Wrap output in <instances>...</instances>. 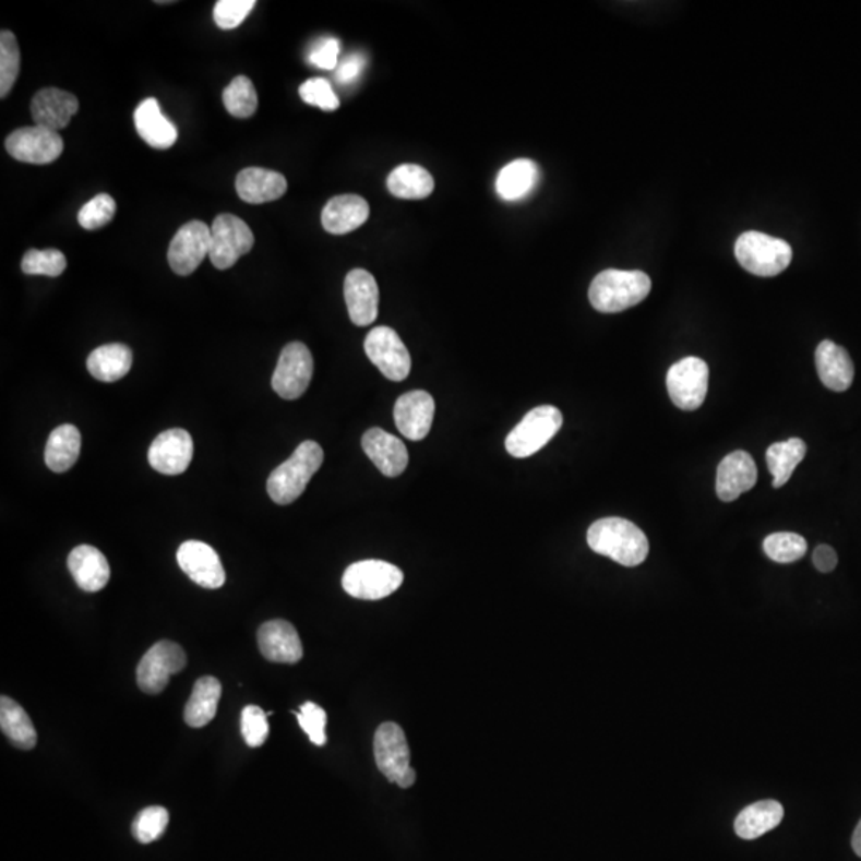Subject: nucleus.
<instances>
[{"label": "nucleus", "instance_id": "nucleus-14", "mask_svg": "<svg viewBox=\"0 0 861 861\" xmlns=\"http://www.w3.org/2000/svg\"><path fill=\"white\" fill-rule=\"evenodd\" d=\"M373 755L380 773L397 784L411 769L410 749L400 726L396 722H383L373 739Z\"/></svg>", "mask_w": 861, "mask_h": 861}, {"label": "nucleus", "instance_id": "nucleus-35", "mask_svg": "<svg viewBox=\"0 0 861 861\" xmlns=\"http://www.w3.org/2000/svg\"><path fill=\"white\" fill-rule=\"evenodd\" d=\"M805 447L802 439L793 438L790 441L777 442L766 452L767 468L773 474L774 489H780L793 476L794 469L804 459Z\"/></svg>", "mask_w": 861, "mask_h": 861}, {"label": "nucleus", "instance_id": "nucleus-12", "mask_svg": "<svg viewBox=\"0 0 861 861\" xmlns=\"http://www.w3.org/2000/svg\"><path fill=\"white\" fill-rule=\"evenodd\" d=\"M5 147L15 160L23 164L48 165L61 157L64 143L57 131L33 124L13 131L7 137Z\"/></svg>", "mask_w": 861, "mask_h": 861}, {"label": "nucleus", "instance_id": "nucleus-43", "mask_svg": "<svg viewBox=\"0 0 861 861\" xmlns=\"http://www.w3.org/2000/svg\"><path fill=\"white\" fill-rule=\"evenodd\" d=\"M299 95L310 106L320 107L326 112H332V110H337L340 107V99L335 95L331 83L326 79H310V81L302 83L299 88Z\"/></svg>", "mask_w": 861, "mask_h": 861}, {"label": "nucleus", "instance_id": "nucleus-32", "mask_svg": "<svg viewBox=\"0 0 861 861\" xmlns=\"http://www.w3.org/2000/svg\"><path fill=\"white\" fill-rule=\"evenodd\" d=\"M82 435L74 424H61L51 431L45 449V463L53 473H65L77 463Z\"/></svg>", "mask_w": 861, "mask_h": 861}, {"label": "nucleus", "instance_id": "nucleus-49", "mask_svg": "<svg viewBox=\"0 0 861 861\" xmlns=\"http://www.w3.org/2000/svg\"><path fill=\"white\" fill-rule=\"evenodd\" d=\"M852 847L853 850H856L857 856H859L861 859V821L859 825H857L856 832H853Z\"/></svg>", "mask_w": 861, "mask_h": 861}, {"label": "nucleus", "instance_id": "nucleus-22", "mask_svg": "<svg viewBox=\"0 0 861 861\" xmlns=\"http://www.w3.org/2000/svg\"><path fill=\"white\" fill-rule=\"evenodd\" d=\"M77 110L79 99L72 93L60 88L40 89L31 103L34 124L57 133L71 123Z\"/></svg>", "mask_w": 861, "mask_h": 861}, {"label": "nucleus", "instance_id": "nucleus-11", "mask_svg": "<svg viewBox=\"0 0 861 861\" xmlns=\"http://www.w3.org/2000/svg\"><path fill=\"white\" fill-rule=\"evenodd\" d=\"M366 355L380 372L393 382L409 376L411 358L409 349L394 328L379 326L369 332L364 340Z\"/></svg>", "mask_w": 861, "mask_h": 861}, {"label": "nucleus", "instance_id": "nucleus-16", "mask_svg": "<svg viewBox=\"0 0 861 861\" xmlns=\"http://www.w3.org/2000/svg\"><path fill=\"white\" fill-rule=\"evenodd\" d=\"M192 458V435L179 428L162 432L148 449V463L152 468L166 476L186 473Z\"/></svg>", "mask_w": 861, "mask_h": 861}, {"label": "nucleus", "instance_id": "nucleus-10", "mask_svg": "<svg viewBox=\"0 0 861 861\" xmlns=\"http://www.w3.org/2000/svg\"><path fill=\"white\" fill-rule=\"evenodd\" d=\"M314 362L310 349L300 342H292L283 348L272 386L279 397L287 400L299 399L306 394L313 379Z\"/></svg>", "mask_w": 861, "mask_h": 861}, {"label": "nucleus", "instance_id": "nucleus-4", "mask_svg": "<svg viewBox=\"0 0 861 861\" xmlns=\"http://www.w3.org/2000/svg\"><path fill=\"white\" fill-rule=\"evenodd\" d=\"M736 259L752 275H780L793 259V249L780 238L769 237L761 231H745L736 241Z\"/></svg>", "mask_w": 861, "mask_h": 861}, {"label": "nucleus", "instance_id": "nucleus-47", "mask_svg": "<svg viewBox=\"0 0 861 861\" xmlns=\"http://www.w3.org/2000/svg\"><path fill=\"white\" fill-rule=\"evenodd\" d=\"M366 60L364 57L361 55H349L347 60L340 62L337 65V81L347 85L349 82H355L358 79V75L361 74L362 69H364Z\"/></svg>", "mask_w": 861, "mask_h": 861}, {"label": "nucleus", "instance_id": "nucleus-30", "mask_svg": "<svg viewBox=\"0 0 861 861\" xmlns=\"http://www.w3.org/2000/svg\"><path fill=\"white\" fill-rule=\"evenodd\" d=\"M133 366V351L123 344L96 348L86 359V368L99 382L112 383L123 379Z\"/></svg>", "mask_w": 861, "mask_h": 861}, {"label": "nucleus", "instance_id": "nucleus-27", "mask_svg": "<svg viewBox=\"0 0 861 861\" xmlns=\"http://www.w3.org/2000/svg\"><path fill=\"white\" fill-rule=\"evenodd\" d=\"M134 127L144 143L154 148L172 147L178 141V130L171 120L166 119L157 99L148 98L134 110Z\"/></svg>", "mask_w": 861, "mask_h": 861}, {"label": "nucleus", "instance_id": "nucleus-17", "mask_svg": "<svg viewBox=\"0 0 861 861\" xmlns=\"http://www.w3.org/2000/svg\"><path fill=\"white\" fill-rule=\"evenodd\" d=\"M435 404L427 391H410L403 394L394 406L397 430L409 441H423L430 434Z\"/></svg>", "mask_w": 861, "mask_h": 861}, {"label": "nucleus", "instance_id": "nucleus-38", "mask_svg": "<svg viewBox=\"0 0 861 861\" xmlns=\"http://www.w3.org/2000/svg\"><path fill=\"white\" fill-rule=\"evenodd\" d=\"M764 552L777 563H793L808 552V541L797 534H774L763 542Z\"/></svg>", "mask_w": 861, "mask_h": 861}, {"label": "nucleus", "instance_id": "nucleus-44", "mask_svg": "<svg viewBox=\"0 0 861 861\" xmlns=\"http://www.w3.org/2000/svg\"><path fill=\"white\" fill-rule=\"evenodd\" d=\"M254 7V0H219L214 7V21L220 29H237Z\"/></svg>", "mask_w": 861, "mask_h": 861}, {"label": "nucleus", "instance_id": "nucleus-7", "mask_svg": "<svg viewBox=\"0 0 861 861\" xmlns=\"http://www.w3.org/2000/svg\"><path fill=\"white\" fill-rule=\"evenodd\" d=\"M254 247V235L240 217L220 214L211 226L210 259L214 267L227 270Z\"/></svg>", "mask_w": 861, "mask_h": 861}, {"label": "nucleus", "instance_id": "nucleus-19", "mask_svg": "<svg viewBox=\"0 0 861 861\" xmlns=\"http://www.w3.org/2000/svg\"><path fill=\"white\" fill-rule=\"evenodd\" d=\"M758 479L755 459L743 451L732 452L719 463L717 473V494L719 500L731 503L740 494L749 492Z\"/></svg>", "mask_w": 861, "mask_h": 861}, {"label": "nucleus", "instance_id": "nucleus-5", "mask_svg": "<svg viewBox=\"0 0 861 861\" xmlns=\"http://www.w3.org/2000/svg\"><path fill=\"white\" fill-rule=\"evenodd\" d=\"M403 581L404 573L397 566L383 560H362L348 566L342 586L359 600H382L396 593Z\"/></svg>", "mask_w": 861, "mask_h": 861}, {"label": "nucleus", "instance_id": "nucleus-48", "mask_svg": "<svg viewBox=\"0 0 861 861\" xmlns=\"http://www.w3.org/2000/svg\"><path fill=\"white\" fill-rule=\"evenodd\" d=\"M812 562H814L815 569H817L818 572L832 573L833 570L838 566V554H836L835 549L829 548V546L821 545L815 549Z\"/></svg>", "mask_w": 861, "mask_h": 861}, {"label": "nucleus", "instance_id": "nucleus-37", "mask_svg": "<svg viewBox=\"0 0 861 861\" xmlns=\"http://www.w3.org/2000/svg\"><path fill=\"white\" fill-rule=\"evenodd\" d=\"M21 55L15 34H0V98H7L20 75Z\"/></svg>", "mask_w": 861, "mask_h": 861}, {"label": "nucleus", "instance_id": "nucleus-20", "mask_svg": "<svg viewBox=\"0 0 861 861\" xmlns=\"http://www.w3.org/2000/svg\"><path fill=\"white\" fill-rule=\"evenodd\" d=\"M259 649L270 662L296 663L303 657V646L290 622L268 621L258 632Z\"/></svg>", "mask_w": 861, "mask_h": 861}, {"label": "nucleus", "instance_id": "nucleus-46", "mask_svg": "<svg viewBox=\"0 0 861 861\" xmlns=\"http://www.w3.org/2000/svg\"><path fill=\"white\" fill-rule=\"evenodd\" d=\"M338 53H340V41L334 37H323V39L314 41L310 53H308V61L324 71H332V69H337Z\"/></svg>", "mask_w": 861, "mask_h": 861}, {"label": "nucleus", "instance_id": "nucleus-23", "mask_svg": "<svg viewBox=\"0 0 861 861\" xmlns=\"http://www.w3.org/2000/svg\"><path fill=\"white\" fill-rule=\"evenodd\" d=\"M815 366L826 388L842 393L852 386L856 368L846 348L835 342L823 340L815 351Z\"/></svg>", "mask_w": 861, "mask_h": 861}, {"label": "nucleus", "instance_id": "nucleus-29", "mask_svg": "<svg viewBox=\"0 0 861 861\" xmlns=\"http://www.w3.org/2000/svg\"><path fill=\"white\" fill-rule=\"evenodd\" d=\"M539 166L521 158L501 169L497 178V192L506 202H517L530 195L539 182Z\"/></svg>", "mask_w": 861, "mask_h": 861}, {"label": "nucleus", "instance_id": "nucleus-2", "mask_svg": "<svg viewBox=\"0 0 861 861\" xmlns=\"http://www.w3.org/2000/svg\"><path fill=\"white\" fill-rule=\"evenodd\" d=\"M651 285V278L639 270H605L589 287L590 306L600 313H619L642 303Z\"/></svg>", "mask_w": 861, "mask_h": 861}, {"label": "nucleus", "instance_id": "nucleus-21", "mask_svg": "<svg viewBox=\"0 0 861 861\" xmlns=\"http://www.w3.org/2000/svg\"><path fill=\"white\" fill-rule=\"evenodd\" d=\"M362 449L383 476H400L409 465V453L404 442L380 428H372L362 435Z\"/></svg>", "mask_w": 861, "mask_h": 861}, {"label": "nucleus", "instance_id": "nucleus-9", "mask_svg": "<svg viewBox=\"0 0 861 861\" xmlns=\"http://www.w3.org/2000/svg\"><path fill=\"white\" fill-rule=\"evenodd\" d=\"M186 663L184 649L178 643L168 639L155 643L137 666V686L145 694H160L168 686L169 678L181 672Z\"/></svg>", "mask_w": 861, "mask_h": 861}, {"label": "nucleus", "instance_id": "nucleus-8", "mask_svg": "<svg viewBox=\"0 0 861 861\" xmlns=\"http://www.w3.org/2000/svg\"><path fill=\"white\" fill-rule=\"evenodd\" d=\"M708 366L704 359H681L667 373L670 399L681 410H696L704 404L708 391Z\"/></svg>", "mask_w": 861, "mask_h": 861}, {"label": "nucleus", "instance_id": "nucleus-45", "mask_svg": "<svg viewBox=\"0 0 861 861\" xmlns=\"http://www.w3.org/2000/svg\"><path fill=\"white\" fill-rule=\"evenodd\" d=\"M296 715L297 719H299L300 728L307 732L311 743H314V745L318 746H323L324 743L327 742L326 711H324L320 705L313 704V702H307V704H303L302 707H300L299 714Z\"/></svg>", "mask_w": 861, "mask_h": 861}, {"label": "nucleus", "instance_id": "nucleus-1", "mask_svg": "<svg viewBox=\"0 0 861 861\" xmlns=\"http://www.w3.org/2000/svg\"><path fill=\"white\" fill-rule=\"evenodd\" d=\"M587 545L597 554L624 566H638L649 554L646 535L632 522L621 517L600 518L587 531Z\"/></svg>", "mask_w": 861, "mask_h": 861}, {"label": "nucleus", "instance_id": "nucleus-31", "mask_svg": "<svg viewBox=\"0 0 861 861\" xmlns=\"http://www.w3.org/2000/svg\"><path fill=\"white\" fill-rule=\"evenodd\" d=\"M223 684L217 678L203 677L193 686L192 696L187 702L184 719L190 728H205L217 714Z\"/></svg>", "mask_w": 861, "mask_h": 861}, {"label": "nucleus", "instance_id": "nucleus-26", "mask_svg": "<svg viewBox=\"0 0 861 861\" xmlns=\"http://www.w3.org/2000/svg\"><path fill=\"white\" fill-rule=\"evenodd\" d=\"M369 203L359 195H340L328 200L321 214L324 230L332 235H347L368 223Z\"/></svg>", "mask_w": 861, "mask_h": 861}, {"label": "nucleus", "instance_id": "nucleus-15", "mask_svg": "<svg viewBox=\"0 0 861 861\" xmlns=\"http://www.w3.org/2000/svg\"><path fill=\"white\" fill-rule=\"evenodd\" d=\"M182 572L205 589H219L226 584V570L217 552L202 541H186L178 551Z\"/></svg>", "mask_w": 861, "mask_h": 861}, {"label": "nucleus", "instance_id": "nucleus-18", "mask_svg": "<svg viewBox=\"0 0 861 861\" xmlns=\"http://www.w3.org/2000/svg\"><path fill=\"white\" fill-rule=\"evenodd\" d=\"M344 294L352 324L370 326L379 316L380 290L375 278L366 270H351L345 278Z\"/></svg>", "mask_w": 861, "mask_h": 861}, {"label": "nucleus", "instance_id": "nucleus-42", "mask_svg": "<svg viewBox=\"0 0 861 861\" xmlns=\"http://www.w3.org/2000/svg\"><path fill=\"white\" fill-rule=\"evenodd\" d=\"M267 717L268 714L255 705H249L241 714V734H243L244 742L252 749L264 745L268 738Z\"/></svg>", "mask_w": 861, "mask_h": 861}, {"label": "nucleus", "instance_id": "nucleus-13", "mask_svg": "<svg viewBox=\"0 0 861 861\" xmlns=\"http://www.w3.org/2000/svg\"><path fill=\"white\" fill-rule=\"evenodd\" d=\"M211 251V228L202 220H192L179 228L168 249V264L179 276H189L205 261Z\"/></svg>", "mask_w": 861, "mask_h": 861}, {"label": "nucleus", "instance_id": "nucleus-28", "mask_svg": "<svg viewBox=\"0 0 861 861\" xmlns=\"http://www.w3.org/2000/svg\"><path fill=\"white\" fill-rule=\"evenodd\" d=\"M784 814L780 802L773 800L755 802V804L743 809L736 818V835L746 841L758 839L777 828L784 821Z\"/></svg>", "mask_w": 861, "mask_h": 861}, {"label": "nucleus", "instance_id": "nucleus-33", "mask_svg": "<svg viewBox=\"0 0 861 861\" xmlns=\"http://www.w3.org/2000/svg\"><path fill=\"white\" fill-rule=\"evenodd\" d=\"M391 195L403 200H423L434 192V179L420 165H400L390 172L386 181Z\"/></svg>", "mask_w": 861, "mask_h": 861}, {"label": "nucleus", "instance_id": "nucleus-24", "mask_svg": "<svg viewBox=\"0 0 861 861\" xmlns=\"http://www.w3.org/2000/svg\"><path fill=\"white\" fill-rule=\"evenodd\" d=\"M68 566L75 583L85 593H99L109 583V562L103 552L93 546H77L69 554Z\"/></svg>", "mask_w": 861, "mask_h": 861}, {"label": "nucleus", "instance_id": "nucleus-41", "mask_svg": "<svg viewBox=\"0 0 861 861\" xmlns=\"http://www.w3.org/2000/svg\"><path fill=\"white\" fill-rule=\"evenodd\" d=\"M117 205L116 200L107 193L96 195L95 199L89 200L86 205H83L79 211V224L85 230H98L116 216Z\"/></svg>", "mask_w": 861, "mask_h": 861}, {"label": "nucleus", "instance_id": "nucleus-6", "mask_svg": "<svg viewBox=\"0 0 861 861\" xmlns=\"http://www.w3.org/2000/svg\"><path fill=\"white\" fill-rule=\"evenodd\" d=\"M563 424L562 411L554 406H539L528 411L524 420L506 438V451L514 458H528L551 442Z\"/></svg>", "mask_w": 861, "mask_h": 861}, {"label": "nucleus", "instance_id": "nucleus-39", "mask_svg": "<svg viewBox=\"0 0 861 861\" xmlns=\"http://www.w3.org/2000/svg\"><path fill=\"white\" fill-rule=\"evenodd\" d=\"M65 267H68L65 255L58 249H45V251L29 249L21 262V270L26 275H44L51 278L61 276Z\"/></svg>", "mask_w": 861, "mask_h": 861}, {"label": "nucleus", "instance_id": "nucleus-3", "mask_svg": "<svg viewBox=\"0 0 861 861\" xmlns=\"http://www.w3.org/2000/svg\"><path fill=\"white\" fill-rule=\"evenodd\" d=\"M323 462L324 451L318 442H302L289 459L270 474L267 482L270 498L282 506L294 503L306 492L308 482L320 471Z\"/></svg>", "mask_w": 861, "mask_h": 861}, {"label": "nucleus", "instance_id": "nucleus-40", "mask_svg": "<svg viewBox=\"0 0 861 861\" xmlns=\"http://www.w3.org/2000/svg\"><path fill=\"white\" fill-rule=\"evenodd\" d=\"M168 822V811L165 808H160V805H152V808L141 811L134 818L133 836L141 844L157 841L158 838L164 836Z\"/></svg>", "mask_w": 861, "mask_h": 861}, {"label": "nucleus", "instance_id": "nucleus-36", "mask_svg": "<svg viewBox=\"0 0 861 861\" xmlns=\"http://www.w3.org/2000/svg\"><path fill=\"white\" fill-rule=\"evenodd\" d=\"M223 101L228 113L237 117V119H249L258 110V92H255L254 85L248 77L238 75L224 89Z\"/></svg>", "mask_w": 861, "mask_h": 861}, {"label": "nucleus", "instance_id": "nucleus-25", "mask_svg": "<svg viewBox=\"0 0 861 861\" xmlns=\"http://www.w3.org/2000/svg\"><path fill=\"white\" fill-rule=\"evenodd\" d=\"M238 195L251 205L275 202L287 192V181L282 172L264 168H247L237 176Z\"/></svg>", "mask_w": 861, "mask_h": 861}, {"label": "nucleus", "instance_id": "nucleus-34", "mask_svg": "<svg viewBox=\"0 0 861 861\" xmlns=\"http://www.w3.org/2000/svg\"><path fill=\"white\" fill-rule=\"evenodd\" d=\"M0 729L3 736L21 750H33L37 745V732L29 715L13 698H0Z\"/></svg>", "mask_w": 861, "mask_h": 861}]
</instances>
